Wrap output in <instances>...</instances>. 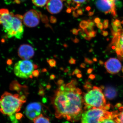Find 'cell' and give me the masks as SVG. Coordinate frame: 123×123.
Returning <instances> with one entry per match:
<instances>
[{
  "label": "cell",
  "instance_id": "1f68e13d",
  "mask_svg": "<svg viewBox=\"0 0 123 123\" xmlns=\"http://www.w3.org/2000/svg\"><path fill=\"white\" fill-rule=\"evenodd\" d=\"M26 0H14V2L17 4H19L22 2H24Z\"/></svg>",
  "mask_w": 123,
  "mask_h": 123
},
{
  "label": "cell",
  "instance_id": "8fae6325",
  "mask_svg": "<svg viewBox=\"0 0 123 123\" xmlns=\"http://www.w3.org/2000/svg\"><path fill=\"white\" fill-rule=\"evenodd\" d=\"M63 8L62 0H48L46 6L47 10L52 14L59 13Z\"/></svg>",
  "mask_w": 123,
  "mask_h": 123
},
{
  "label": "cell",
  "instance_id": "7a4b0ae2",
  "mask_svg": "<svg viewBox=\"0 0 123 123\" xmlns=\"http://www.w3.org/2000/svg\"><path fill=\"white\" fill-rule=\"evenodd\" d=\"M23 16L10 12L6 9H0V24L8 37L21 39L24 33Z\"/></svg>",
  "mask_w": 123,
  "mask_h": 123
},
{
  "label": "cell",
  "instance_id": "7c38bea8",
  "mask_svg": "<svg viewBox=\"0 0 123 123\" xmlns=\"http://www.w3.org/2000/svg\"><path fill=\"white\" fill-rule=\"evenodd\" d=\"M112 43L115 44L114 48L117 55L121 57L123 56V30L118 32L117 35L114 36Z\"/></svg>",
  "mask_w": 123,
  "mask_h": 123
},
{
  "label": "cell",
  "instance_id": "ee69618b",
  "mask_svg": "<svg viewBox=\"0 0 123 123\" xmlns=\"http://www.w3.org/2000/svg\"><path fill=\"white\" fill-rule=\"evenodd\" d=\"M122 71H123V69H122Z\"/></svg>",
  "mask_w": 123,
  "mask_h": 123
},
{
  "label": "cell",
  "instance_id": "277c9868",
  "mask_svg": "<svg viewBox=\"0 0 123 123\" xmlns=\"http://www.w3.org/2000/svg\"><path fill=\"white\" fill-rule=\"evenodd\" d=\"M84 104L86 109L93 108H102L105 110L107 107L105 96L101 88L94 86L93 89L88 91L83 97Z\"/></svg>",
  "mask_w": 123,
  "mask_h": 123
},
{
  "label": "cell",
  "instance_id": "7402d4cb",
  "mask_svg": "<svg viewBox=\"0 0 123 123\" xmlns=\"http://www.w3.org/2000/svg\"><path fill=\"white\" fill-rule=\"evenodd\" d=\"M111 12L113 17H116L117 13L116 6L111 7Z\"/></svg>",
  "mask_w": 123,
  "mask_h": 123
},
{
  "label": "cell",
  "instance_id": "e0dca14e",
  "mask_svg": "<svg viewBox=\"0 0 123 123\" xmlns=\"http://www.w3.org/2000/svg\"><path fill=\"white\" fill-rule=\"evenodd\" d=\"M35 5L39 7H43L47 4L48 0H32Z\"/></svg>",
  "mask_w": 123,
  "mask_h": 123
},
{
  "label": "cell",
  "instance_id": "484cf974",
  "mask_svg": "<svg viewBox=\"0 0 123 123\" xmlns=\"http://www.w3.org/2000/svg\"><path fill=\"white\" fill-rule=\"evenodd\" d=\"M109 4L111 5V7L116 6L115 2L116 0H107Z\"/></svg>",
  "mask_w": 123,
  "mask_h": 123
},
{
  "label": "cell",
  "instance_id": "83f0119b",
  "mask_svg": "<svg viewBox=\"0 0 123 123\" xmlns=\"http://www.w3.org/2000/svg\"><path fill=\"white\" fill-rule=\"evenodd\" d=\"M97 26L98 29L101 30H102L103 28V24L102 23H99L97 24Z\"/></svg>",
  "mask_w": 123,
  "mask_h": 123
},
{
  "label": "cell",
  "instance_id": "30bf717a",
  "mask_svg": "<svg viewBox=\"0 0 123 123\" xmlns=\"http://www.w3.org/2000/svg\"><path fill=\"white\" fill-rule=\"evenodd\" d=\"M34 49L29 44H22L19 47L18 50V56L23 60L30 59L34 56Z\"/></svg>",
  "mask_w": 123,
  "mask_h": 123
},
{
  "label": "cell",
  "instance_id": "4fadbf2b",
  "mask_svg": "<svg viewBox=\"0 0 123 123\" xmlns=\"http://www.w3.org/2000/svg\"><path fill=\"white\" fill-rule=\"evenodd\" d=\"M95 4L97 8L105 14L111 12V6L107 0H97Z\"/></svg>",
  "mask_w": 123,
  "mask_h": 123
},
{
  "label": "cell",
  "instance_id": "cb8c5ba5",
  "mask_svg": "<svg viewBox=\"0 0 123 123\" xmlns=\"http://www.w3.org/2000/svg\"><path fill=\"white\" fill-rule=\"evenodd\" d=\"M109 26V20L106 19L104 20L103 22V28L104 29H107Z\"/></svg>",
  "mask_w": 123,
  "mask_h": 123
},
{
  "label": "cell",
  "instance_id": "f546056e",
  "mask_svg": "<svg viewBox=\"0 0 123 123\" xmlns=\"http://www.w3.org/2000/svg\"><path fill=\"white\" fill-rule=\"evenodd\" d=\"M102 34L103 36L106 37V36H107L108 35V33L107 31H102Z\"/></svg>",
  "mask_w": 123,
  "mask_h": 123
},
{
  "label": "cell",
  "instance_id": "d590c367",
  "mask_svg": "<svg viewBox=\"0 0 123 123\" xmlns=\"http://www.w3.org/2000/svg\"><path fill=\"white\" fill-rule=\"evenodd\" d=\"M86 60H86V62H88V63H92V61H91V60H90L88 59H86Z\"/></svg>",
  "mask_w": 123,
  "mask_h": 123
},
{
  "label": "cell",
  "instance_id": "9a60e30c",
  "mask_svg": "<svg viewBox=\"0 0 123 123\" xmlns=\"http://www.w3.org/2000/svg\"><path fill=\"white\" fill-rule=\"evenodd\" d=\"M34 123H50V120L41 114L33 120Z\"/></svg>",
  "mask_w": 123,
  "mask_h": 123
},
{
  "label": "cell",
  "instance_id": "8d00e7d4",
  "mask_svg": "<svg viewBox=\"0 0 123 123\" xmlns=\"http://www.w3.org/2000/svg\"><path fill=\"white\" fill-rule=\"evenodd\" d=\"M78 14H79L80 15H81V14H82V11L81 10H79L78 11Z\"/></svg>",
  "mask_w": 123,
  "mask_h": 123
},
{
  "label": "cell",
  "instance_id": "4316f807",
  "mask_svg": "<svg viewBox=\"0 0 123 123\" xmlns=\"http://www.w3.org/2000/svg\"><path fill=\"white\" fill-rule=\"evenodd\" d=\"M88 26L91 27H93L95 25V23L93 21L90 20H88Z\"/></svg>",
  "mask_w": 123,
  "mask_h": 123
},
{
  "label": "cell",
  "instance_id": "8992f818",
  "mask_svg": "<svg viewBox=\"0 0 123 123\" xmlns=\"http://www.w3.org/2000/svg\"><path fill=\"white\" fill-rule=\"evenodd\" d=\"M35 65L31 61H20L14 67V72L17 77L22 79H27L32 77Z\"/></svg>",
  "mask_w": 123,
  "mask_h": 123
},
{
  "label": "cell",
  "instance_id": "ab89813d",
  "mask_svg": "<svg viewBox=\"0 0 123 123\" xmlns=\"http://www.w3.org/2000/svg\"><path fill=\"white\" fill-rule=\"evenodd\" d=\"M99 63H100L101 65H103L104 64V63L102 61H100L99 62Z\"/></svg>",
  "mask_w": 123,
  "mask_h": 123
},
{
  "label": "cell",
  "instance_id": "52a82bcc",
  "mask_svg": "<svg viewBox=\"0 0 123 123\" xmlns=\"http://www.w3.org/2000/svg\"><path fill=\"white\" fill-rule=\"evenodd\" d=\"M40 18L36 10H31L23 16V22L25 25L29 27H34L39 24Z\"/></svg>",
  "mask_w": 123,
  "mask_h": 123
},
{
  "label": "cell",
  "instance_id": "603a6c76",
  "mask_svg": "<svg viewBox=\"0 0 123 123\" xmlns=\"http://www.w3.org/2000/svg\"><path fill=\"white\" fill-rule=\"evenodd\" d=\"M111 26H112V30L115 32H118L119 31L121 30V29H119L118 27L117 26H116L114 25V23H113V22L111 23Z\"/></svg>",
  "mask_w": 123,
  "mask_h": 123
},
{
  "label": "cell",
  "instance_id": "d4e9b609",
  "mask_svg": "<svg viewBox=\"0 0 123 123\" xmlns=\"http://www.w3.org/2000/svg\"><path fill=\"white\" fill-rule=\"evenodd\" d=\"M48 62L49 65L52 67H53V66H55V65L56 62L55 60H49Z\"/></svg>",
  "mask_w": 123,
  "mask_h": 123
},
{
  "label": "cell",
  "instance_id": "4dcf8cb0",
  "mask_svg": "<svg viewBox=\"0 0 123 123\" xmlns=\"http://www.w3.org/2000/svg\"><path fill=\"white\" fill-rule=\"evenodd\" d=\"M94 21L95 23L97 24L100 22H101V19L99 18H96L94 19Z\"/></svg>",
  "mask_w": 123,
  "mask_h": 123
},
{
  "label": "cell",
  "instance_id": "9c48e42d",
  "mask_svg": "<svg viewBox=\"0 0 123 123\" xmlns=\"http://www.w3.org/2000/svg\"><path fill=\"white\" fill-rule=\"evenodd\" d=\"M105 68L107 71L111 74H116L121 69L122 65L118 59L111 58L105 62Z\"/></svg>",
  "mask_w": 123,
  "mask_h": 123
},
{
  "label": "cell",
  "instance_id": "e575fe53",
  "mask_svg": "<svg viewBox=\"0 0 123 123\" xmlns=\"http://www.w3.org/2000/svg\"><path fill=\"white\" fill-rule=\"evenodd\" d=\"M94 14V12L93 11H91V12H90L89 13V15L90 16H92Z\"/></svg>",
  "mask_w": 123,
  "mask_h": 123
},
{
  "label": "cell",
  "instance_id": "44dd1931",
  "mask_svg": "<svg viewBox=\"0 0 123 123\" xmlns=\"http://www.w3.org/2000/svg\"><path fill=\"white\" fill-rule=\"evenodd\" d=\"M112 22L114 24L117 26L118 27L119 29H122V27L121 25V23L119 20H118V19H116L114 22L112 21Z\"/></svg>",
  "mask_w": 123,
  "mask_h": 123
},
{
  "label": "cell",
  "instance_id": "3957f363",
  "mask_svg": "<svg viewBox=\"0 0 123 123\" xmlns=\"http://www.w3.org/2000/svg\"><path fill=\"white\" fill-rule=\"evenodd\" d=\"M26 101L24 95L5 92L0 98V111L3 114L13 116L20 111Z\"/></svg>",
  "mask_w": 123,
  "mask_h": 123
},
{
  "label": "cell",
  "instance_id": "f1b7e54d",
  "mask_svg": "<svg viewBox=\"0 0 123 123\" xmlns=\"http://www.w3.org/2000/svg\"><path fill=\"white\" fill-rule=\"evenodd\" d=\"M85 88L86 89H91L92 88V85L89 82H87L85 85Z\"/></svg>",
  "mask_w": 123,
  "mask_h": 123
},
{
  "label": "cell",
  "instance_id": "b9f144b4",
  "mask_svg": "<svg viewBox=\"0 0 123 123\" xmlns=\"http://www.w3.org/2000/svg\"><path fill=\"white\" fill-rule=\"evenodd\" d=\"M93 61L95 62L97 61V59H96V58H94L93 59Z\"/></svg>",
  "mask_w": 123,
  "mask_h": 123
},
{
  "label": "cell",
  "instance_id": "ffe728a7",
  "mask_svg": "<svg viewBox=\"0 0 123 123\" xmlns=\"http://www.w3.org/2000/svg\"><path fill=\"white\" fill-rule=\"evenodd\" d=\"M74 3L77 4V7H79L81 4L84 3L86 0H72Z\"/></svg>",
  "mask_w": 123,
  "mask_h": 123
},
{
  "label": "cell",
  "instance_id": "5b68a950",
  "mask_svg": "<svg viewBox=\"0 0 123 123\" xmlns=\"http://www.w3.org/2000/svg\"><path fill=\"white\" fill-rule=\"evenodd\" d=\"M112 114L102 108H93L86 110L82 115L81 123H99L100 121Z\"/></svg>",
  "mask_w": 123,
  "mask_h": 123
},
{
  "label": "cell",
  "instance_id": "6da1fadb",
  "mask_svg": "<svg viewBox=\"0 0 123 123\" xmlns=\"http://www.w3.org/2000/svg\"><path fill=\"white\" fill-rule=\"evenodd\" d=\"M76 81L60 86L55 92L52 103L57 119L64 118L74 122L81 119L84 104L82 92L77 88Z\"/></svg>",
  "mask_w": 123,
  "mask_h": 123
},
{
  "label": "cell",
  "instance_id": "ac0fdd59",
  "mask_svg": "<svg viewBox=\"0 0 123 123\" xmlns=\"http://www.w3.org/2000/svg\"><path fill=\"white\" fill-rule=\"evenodd\" d=\"M114 115L105 118V119L100 121L99 123H118L115 118L114 119Z\"/></svg>",
  "mask_w": 123,
  "mask_h": 123
},
{
  "label": "cell",
  "instance_id": "7bdbcfd3",
  "mask_svg": "<svg viewBox=\"0 0 123 123\" xmlns=\"http://www.w3.org/2000/svg\"><path fill=\"white\" fill-rule=\"evenodd\" d=\"M121 24H123V21H122L121 22Z\"/></svg>",
  "mask_w": 123,
  "mask_h": 123
},
{
  "label": "cell",
  "instance_id": "5bb4252c",
  "mask_svg": "<svg viewBox=\"0 0 123 123\" xmlns=\"http://www.w3.org/2000/svg\"><path fill=\"white\" fill-rule=\"evenodd\" d=\"M117 91L113 86H107L104 90V94L108 99H114L117 95Z\"/></svg>",
  "mask_w": 123,
  "mask_h": 123
},
{
  "label": "cell",
  "instance_id": "d6986e66",
  "mask_svg": "<svg viewBox=\"0 0 123 123\" xmlns=\"http://www.w3.org/2000/svg\"><path fill=\"white\" fill-rule=\"evenodd\" d=\"M80 26L82 29H86L88 26V21H82L80 23Z\"/></svg>",
  "mask_w": 123,
  "mask_h": 123
},
{
  "label": "cell",
  "instance_id": "60d3db41",
  "mask_svg": "<svg viewBox=\"0 0 123 123\" xmlns=\"http://www.w3.org/2000/svg\"><path fill=\"white\" fill-rule=\"evenodd\" d=\"M90 9L91 8L90 7H88L86 8V9H87V10H88V11H89V10H90Z\"/></svg>",
  "mask_w": 123,
  "mask_h": 123
},
{
  "label": "cell",
  "instance_id": "836d02e7",
  "mask_svg": "<svg viewBox=\"0 0 123 123\" xmlns=\"http://www.w3.org/2000/svg\"><path fill=\"white\" fill-rule=\"evenodd\" d=\"M89 78H90V79H94L95 78V76L94 75H91L90 76H89Z\"/></svg>",
  "mask_w": 123,
  "mask_h": 123
},
{
  "label": "cell",
  "instance_id": "d6a6232c",
  "mask_svg": "<svg viewBox=\"0 0 123 123\" xmlns=\"http://www.w3.org/2000/svg\"><path fill=\"white\" fill-rule=\"evenodd\" d=\"M39 72L38 70H36V71H34L33 73V75L34 76L36 77L38 75Z\"/></svg>",
  "mask_w": 123,
  "mask_h": 123
},
{
  "label": "cell",
  "instance_id": "2e32d148",
  "mask_svg": "<svg viewBox=\"0 0 123 123\" xmlns=\"http://www.w3.org/2000/svg\"><path fill=\"white\" fill-rule=\"evenodd\" d=\"M115 118L118 123H123V107L119 109V112L114 115Z\"/></svg>",
  "mask_w": 123,
  "mask_h": 123
},
{
  "label": "cell",
  "instance_id": "74e56055",
  "mask_svg": "<svg viewBox=\"0 0 123 123\" xmlns=\"http://www.w3.org/2000/svg\"><path fill=\"white\" fill-rule=\"evenodd\" d=\"M93 70V69H92L91 68L89 69H88V73H90L92 72Z\"/></svg>",
  "mask_w": 123,
  "mask_h": 123
},
{
  "label": "cell",
  "instance_id": "ba28073f",
  "mask_svg": "<svg viewBox=\"0 0 123 123\" xmlns=\"http://www.w3.org/2000/svg\"><path fill=\"white\" fill-rule=\"evenodd\" d=\"M43 107L39 102H34L29 104L25 110V115L30 120H34L36 117L42 114Z\"/></svg>",
  "mask_w": 123,
  "mask_h": 123
},
{
  "label": "cell",
  "instance_id": "f35d334b",
  "mask_svg": "<svg viewBox=\"0 0 123 123\" xmlns=\"http://www.w3.org/2000/svg\"><path fill=\"white\" fill-rule=\"evenodd\" d=\"M75 60H74L73 59H72L71 60V63H75Z\"/></svg>",
  "mask_w": 123,
  "mask_h": 123
}]
</instances>
